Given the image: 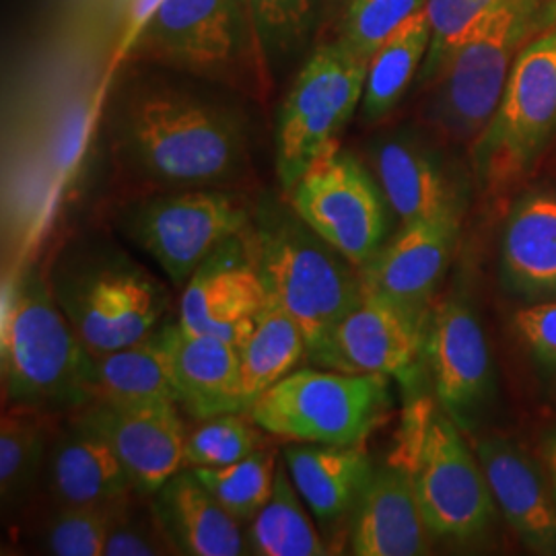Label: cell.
I'll return each mask as SVG.
<instances>
[{
  "label": "cell",
  "mask_w": 556,
  "mask_h": 556,
  "mask_svg": "<svg viewBox=\"0 0 556 556\" xmlns=\"http://www.w3.org/2000/svg\"><path fill=\"white\" fill-rule=\"evenodd\" d=\"M112 132L124 169L153 192L233 188L250 167L238 110L161 80L119 98Z\"/></svg>",
  "instance_id": "obj_1"
},
{
  "label": "cell",
  "mask_w": 556,
  "mask_h": 556,
  "mask_svg": "<svg viewBox=\"0 0 556 556\" xmlns=\"http://www.w3.org/2000/svg\"><path fill=\"white\" fill-rule=\"evenodd\" d=\"M91 353L62 314L48 275L29 266L2 289V397L66 417L91 402Z\"/></svg>",
  "instance_id": "obj_2"
},
{
  "label": "cell",
  "mask_w": 556,
  "mask_h": 556,
  "mask_svg": "<svg viewBox=\"0 0 556 556\" xmlns=\"http://www.w3.org/2000/svg\"><path fill=\"white\" fill-rule=\"evenodd\" d=\"M388 462L404 470L435 542L472 544L497 517L477 452L435 396H413Z\"/></svg>",
  "instance_id": "obj_3"
},
{
  "label": "cell",
  "mask_w": 556,
  "mask_h": 556,
  "mask_svg": "<svg viewBox=\"0 0 556 556\" xmlns=\"http://www.w3.org/2000/svg\"><path fill=\"white\" fill-rule=\"evenodd\" d=\"M46 275L54 301L91 355L155 334L172 307L157 277L103 239L66 245Z\"/></svg>",
  "instance_id": "obj_4"
},
{
  "label": "cell",
  "mask_w": 556,
  "mask_h": 556,
  "mask_svg": "<svg viewBox=\"0 0 556 556\" xmlns=\"http://www.w3.org/2000/svg\"><path fill=\"white\" fill-rule=\"evenodd\" d=\"M248 239L268 295L298 321L307 349L365 293L361 268L318 236L289 202H256Z\"/></svg>",
  "instance_id": "obj_5"
},
{
  "label": "cell",
  "mask_w": 556,
  "mask_h": 556,
  "mask_svg": "<svg viewBox=\"0 0 556 556\" xmlns=\"http://www.w3.org/2000/svg\"><path fill=\"white\" fill-rule=\"evenodd\" d=\"M555 15L553 2L516 0L475 27L427 85L429 126L452 142H475L497 112L519 52Z\"/></svg>",
  "instance_id": "obj_6"
},
{
  "label": "cell",
  "mask_w": 556,
  "mask_h": 556,
  "mask_svg": "<svg viewBox=\"0 0 556 556\" xmlns=\"http://www.w3.org/2000/svg\"><path fill=\"white\" fill-rule=\"evenodd\" d=\"M392 404L388 376L307 365L266 390L248 415L282 441L358 447L386 425Z\"/></svg>",
  "instance_id": "obj_7"
},
{
  "label": "cell",
  "mask_w": 556,
  "mask_h": 556,
  "mask_svg": "<svg viewBox=\"0 0 556 556\" xmlns=\"http://www.w3.org/2000/svg\"><path fill=\"white\" fill-rule=\"evenodd\" d=\"M556 135V29L519 52L495 116L472 142L482 190L503 197L528 178Z\"/></svg>",
  "instance_id": "obj_8"
},
{
  "label": "cell",
  "mask_w": 556,
  "mask_h": 556,
  "mask_svg": "<svg viewBox=\"0 0 556 556\" xmlns=\"http://www.w3.org/2000/svg\"><path fill=\"white\" fill-rule=\"evenodd\" d=\"M256 202L233 188L151 192L119 213L118 225L172 285L184 287L225 239L252 227Z\"/></svg>",
  "instance_id": "obj_9"
},
{
  "label": "cell",
  "mask_w": 556,
  "mask_h": 556,
  "mask_svg": "<svg viewBox=\"0 0 556 556\" xmlns=\"http://www.w3.org/2000/svg\"><path fill=\"white\" fill-rule=\"evenodd\" d=\"M369 59L337 40L316 50L299 71L277 118V176L285 194L338 139L361 108Z\"/></svg>",
  "instance_id": "obj_10"
},
{
  "label": "cell",
  "mask_w": 556,
  "mask_h": 556,
  "mask_svg": "<svg viewBox=\"0 0 556 556\" xmlns=\"http://www.w3.org/2000/svg\"><path fill=\"white\" fill-rule=\"evenodd\" d=\"M285 197L301 219L358 268L388 241L390 204L378 179L346 151L337 149L314 163Z\"/></svg>",
  "instance_id": "obj_11"
},
{
  "label": "cell",
  "mask_w": 556,
  "mask_h": 556,
  "mask_svg": "<svg viewBox=\"0 0 556 556\" xmlns=\"http://www.w3.org/2000/svg\"><path fill=\"white\" fill-rule=\"evenodd\" d=\"M427 314L408 309L365 287L357 305L307 349L305 363L344 374H381L410 394L427 374Z\"/></svg>",
  "instance_id": "obj_12"
},
{
  "label": "cell",
  "mask_w": 556,
  "mask_h": 556,
  "mask_svg": "<svg viewBox=\"0 0 556 556\" xmlns=\"http://www.w3.org/2000/svg\"><path fill=\"white\" fill-rule=\"evenodd\" d=\"M250 13L241 0H161L142 23L132 54L202 77H223L239 62Z\"/></svg>",
  "instance_id": "obj_13"
},
{
  "label": "cell",
  "mask_w": 556,
  "mask_h": 556,
  "mask_svg": "<svg viewBox=\"0 0 556 556\" xmlns=\"http://www.w3.org/2000/svg\"><path fill=\"white\" fill-rule=\"evenodd\" d=\"M425 365L441 408L472 433L495 392L493 358L475 307L456 293L429 309Z\"/></svg>",
  "instance_id": "obj_14"
},
{
  "label": "cell",
  "mask_w": 556,
  "mask_h": 556,
  "mask_svg": "<svg viewBox=\"0 0 556 556\" xmlns=\"http://www.w3.org/2000/svg\"><path fill=\"white\" fill-rule=\"evenodd\" d=\"M71 415L112 445L139 495H155L184 468L188 427L174 402L96 400Z\"/></svg>",
  "instance_id": "obj_15"
},
{
  "label": "cell",
  "mask_w": 556,
  "mask_h": 556,
  "mask_svg": "<svg viewBox=\"0 0 556 556\" xmlns=\"http://www.w3.org/2000/svg\"><path fill=\"white\" fill-rule=\"evenodd\" d=\"M181 289L179 326L239 346L268 301L248 231L217 245Z\"/></svg>",
  "instance_id": "obj_16"
},
{
  "label": "cell",
  "mask_w": 556,
  "mask_h": 556,
  "mask_svg": "<svg viewBox=\"0 0 556 556\" xmlns=\"http://www.w3.org/2000/svg\"><path fill=\"white\" fill-rule=\"evenodd\" d=\"M371 160L390 211L402 225L462 217L466 188L429 140L410 130H397L374 144Z\"/></svg>",
  "instance_id": "obj_17"
},
{
  "label": "cell",
  "mask_w": 556,
  "mask_h": 556,
  "mask_svg": "<svg viewBox=\"0 0 556 556\" xmlns=\"http://www.w3.org/2000/svg\"><path fill=\"white\" fill-rule=\"evenodd\" d=\"M462 217H438L402 225L396 238L361 268L367 289L427 314L447 273L459 238Z\"/></svg>",
  "instance_id": "obj_18"
},
{
  "label": "cell",
  "mask_w": 556,
  "mask_h": 556,
  "mask_svg": "<svg viewBox=\"0 0 556 556\" xmlns=\"http://www.w3.org/2000/svg\"><path fill=\"white\" fill-rule=\"evenodd\" d=\"M130 493H137L135 484L112 445L73 415L60 417L41 475L43 507L87 505Z\"/></svg>",
  "instance_id": "obj_19"
},
{
  "label": "cell",
  "mask_w": 556,
  "mask_h": 556,
  "mask_svg": "<svg viewBox=\"0 0 556 556\" xmlns=\"http://www.w3.org/2000/svg\"><path fill=\"white\" fill-rule=\"evenodd\" d=\"M498 511L538 555H556V497L544 470L511 441L484 435L475 443Z\"/></svg>",
  "instance_id": "obj_20"
},
{
  "label": "cell",
  "mask_w": 556,
  "mask_h": 556,
  "mask_svg": "<svg viewBox=\"0 0 556 556\" xmlns=\"http://www.w3.org/2000/svg\"><path fill=\"white\" fill-rule=\"evenodd\" d=\"M161 337L179 410L192 420L245 413L239 402V351L229 340L165 321Z\"/></svg>",
  "instance_id": "obj_21"
},
{
  "label": "cell",
  "mask_w": 556,
  "mask_h": 556,
  "mask_svg": "<svg viewBox=\"0 0 556 556\" xmlns=\"http://www.w3.org/2000/svg\"><path fill=\"white\" fill-rule=\"evenodd\" d=\"M280 454L319 530L328 538L344 523L349 530L357 501L376 472L365 445L287 441Z\"/></svg>",
  "instance_id": "obj_22"
},
{
  "label": "cell",
  "mask_w": 556,
  "mask_h": 556,
  "mask_svg": "<svg viewBox=\"0 0 556 556\" xmlns=\"http://www.w3.org/2000/svg\"><path fill=\"white\" fill-rule=\"evenodd\" d=\"M346 538L351 553L357 556L429 555L435 544L410 480L390 462L365 486Z\"/></svg>",
  "instance_id": "obj_23"
},
{
  "label": "cell",
  "mask_w": 556,
  "mask_h": 556,
  "mask_svg": "<svg viewBox=\"0 0 556 556\" xmlns=\"http://www.w3.org/2000/svg\"><path fill=\"white\" fill-rule=\"evenodd\" d=\"M153 509L178 555H248L245 528L231 516L190 468H181L155 495Z\"/></svg>",
  "instance_id": "obj_24"
},
{
  "label": "cell",
  "mask_w": 556,
  "mask_h": 556,
  "mask_svg": "<svg viewBox=\"0 0 556 556\" xmlns=\"http://www.w3.org/2000/svg\"><path fill=\"white\" fill-rule=\"evenodd\" d=\"M501 275L521 298L556 299V192L534 190L511 206L501 233Z\"/></svg>",
  "instance_id": "obj_25"
},
{
  "label": "cell",
  "mask_w": 556,
  "mask_h": 556,
  "mask_svg": "<svg viewBox=\"0 0 556 556\" xmlns=\"http://www.w3.org/2000/svg\"><path fill=\"white\" fill-rule=\"evenodd\" d=\"M60 417L31 408H9L0 422L2 514L29 516L40 498L41 475Z\"/></svg>",
  "instance_id": "obj_26"
},
{
  "label": "cell",
  "mask_w": 556,
  "mask_h": 556,
  "mask_svg": "<svg viewBox=\"0 0 556 556\" xmlns=\"http://www.w3.org/2000/svg\"><path fill=\"white\" fill-rule=\"evenodd\" d=\"M238 351L239 402L248 413L266 390L298 369L307 342L298 321L268 295Z\"/></svg>",
  "instance_id": "obj_27"
},
{
  "label": "cell",
  "mask_w": 556,
  "mask_h": 556,
  "mask_svg": "<svg viewBox=\"0 0 556 556\" xmlns=\"http://www.w3.org/2000/svg\"><path fill=\"white\" fill-rule=\"evenodd\" d=\"M248 555L256 556H326L334 555L318 521L299 495L289 468L278 459L275 491L266 505L245 526Z\"/></svg>",
  "instance_id": "obj_28"
},
{
  "label": "cell",
  "mask_w": 556,
  "mask_h": 556,
  "mask_svg": "<svg viewBox=\"0 0 556 556\" xmlns=\"http://www.w3.org/2000/svg\"><path fill=\"white\" fill-rule=\"evenodd\" d=\"M91 402H176L161 328L132 346L91 355Z\"/></svg>",
  "instance_id": "obj_29"
},
{
  "label": "cell",
  "mask_w": 556,
  "mask_h": 556,
  "mask_svg": "<svg viewBox=\"0 0 556 556\" xmlns=\"http://www.w3.org/2000/svg\"><path fill=\"white\" fill-rule=\"evenodd\" d=\"M431 43V25L427 13H418L400 25L369 60L365 91L361 100V118L379 122L386 118L415 80Z\"/></svg>",
  "instance_id": "obj_30"
},
{
  "label": "cell",
  "mask_w": 556,
  "mask_h": 556,
  "mask_svg": "<svg viewBox=\"0 0 556 556\" xmlns=\"http://www.w3.org/2000/svg\"><path fill=\"white\" fill-rule=\"evenodd\" d=\"M132 497L135 493L73 507H38L31 538L43 555L103 556L108 536Z\"/></svg>",
  "instance_id": "obj_31"
},
{
  "label": "cell",
  "mask_w": 556,
  "mask_h": 556,
  "mask_svg": "<svg viewBox=\"0 0 556 556\" xmlns=\"http://www.w3.org/2000/svg\"><path fill=\"white\" fill-rule=\"evenodd\" d=\"M278 454L266 445L256 454L223 468H190L208 493L245 528L275 491Z\"/></svg>",
  "instance_id": "obj_32"
},
{
  "label": "cell",
  "mask_w": 556,
  "mask_h": 556,
  "mask_svg": "<svg viewBox=\"0 0 556 556\" xmlns=\"http://www.w3.org/2000/svg\"><path fill=\"white\" fill-rule=\"evenodd\" d=\"M188 429L184 468H223L268 445L266 433L248 413H225L194 420Z\"/></svg>",
  "instance_id": "obj_33"
},
{
  "label": "cell",
  "mask_w": 556,
  "mask_h": 556,
  "mask_svg": "<svg viewBox=\"0 0 556 556\" xmlns=\"http://www.w3.org/2000/svg\"><path fill=\"white\" fill-rule=\"evenodd\" d=\"M250 23L264 59H291L309 40L318 0H248Z\"/></svg>",
  "instance_id": "obj_34"
},
{
  "label": "cell",
  "mask_w": 556,
  "mask_h": 556,
  "mask_svg": "<svg viewBox=\"0 0 556 556\" xmlns=\"http://www.w3.org/2000/svg\"><path fill=\"white\" fill-rule=\"evenodd\" d=\"M514 2L516 0H429L425 13L431 25V43L418 80L427 87L459 41L466 40L482 21L497 15Z\"/></svg>",
  "instance_id": "obj_35"
},
{
  "label": "cell",
  "mask_w": 556,
  "mask_h": 556,
  "mask_svg": "<svg viewBox=\"0 0 556 556\" xmlns=\"http://www.w3.org/2000/svg\"><path fill=\"white\" fill-rule=\"evenodd\" d=\"M429 0H351L338 40L371 60L400 25L425 11Z\"/></svg>",
  "instance_id": "obj_36"
},
{
  "label": "cell",
  "mask_w": 556,
  "mask_h": 556,
  "mask_svg": "<svg viewBox=\"0 0 556 556\" xmlns=\"http://www.w3.org/2000/svg\"><path fill=\"white\" fill-rule=\"evenodd\" d=\"M178 555L165 534L151 497L135 493L118 523L110 532L103 556Z\"/></svg>",
  "instance_id": "obj_37"
},
{
  "label": "cell",
  "mask_w": 556,
  "mask_h": 556,
  "mask_svg": "<svg viewBox=\"0 0 556 556\" xmlns=\"http://www.w3.org/2000/svg\"><path fill=\"white\" fill-rule=\"evenodd\" d=\"M514 330L532 361L556 381V299L517 309Z\"/></svg>",
  "instance_id": "obj_38"
},
{
  "label": "cell",
  "mask_w": 556,
  "mask_h": 556,
  "mask_svg": "<svg viewBox=\"0 0 556 556\" xmlns=\"http://www.w3.org/2000/svg\"><path fill=\"white\" fill-rule=\"evenodd\" d=\"M540 457H542V470H544V475L548 478L556 497V427L551 429L542 439Z\"/></svg>",
  "instance_id": "obj_39"
},
{
  "label": "cell",
  "mask_w": 556,
  "mask_h": 556,
  "mask_svg": "<svg viewBox=\"0 0 556 556\" xmlns=\"http://www.w3.org/2000/svg\"><path fill=\"white\" fill-rule=\"evenodd\" d=\"M241 2H243V4H245V7H248V0H241Z\"/></svg>",
  "instance_id": "obj_40"
},
{
  "label": "cell",
  "mask_w": 556,
  "mask_h": 556,
  "mask_svg": "<svg viewBox=\"0 0 556 556\" xmlns=\"http://www.w3.org/2000/svg\"><path fill=\"white\" fill-rule=\"evenodd\" d=\"M555 23H556V15H555Z\"/></svg>",
  "instance_id": "obj_41"
}]
</instances>
